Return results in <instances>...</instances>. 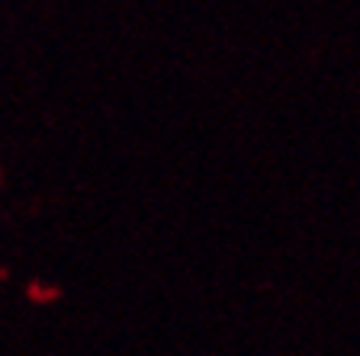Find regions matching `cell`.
Instances as JSON below:
<instances>
[{
  "instance_id": "6da1fadb",
  "label": "cell",
  "mask_w": 360,
  "mask_h": 356,
  "mask_svg": "<svg viewBox=\"0 0 360 356\" xmlns=\"http://www.w3.org/2000/svg\"><path fill=\"white\" fill-rule=\"evenodd\" d=\"M26 298H30L32 305H52L61 298V286H42V282H30L26 286Z\"/></svg>"
}]
</instances>
